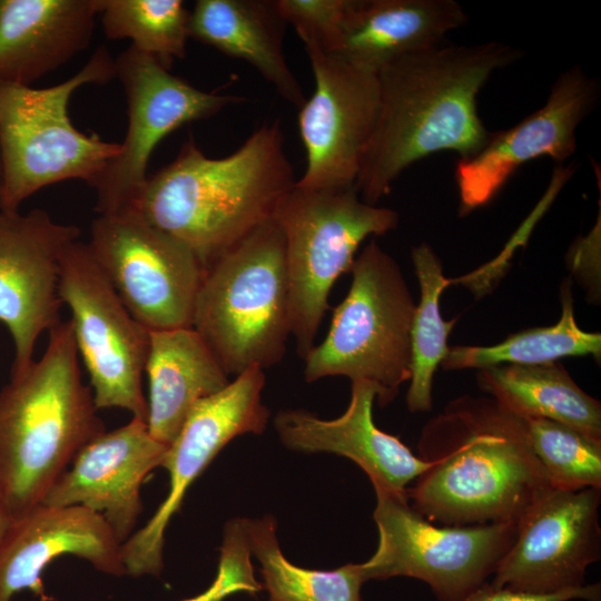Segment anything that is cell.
Returning <instances> with one entry per match:
<instances>
[{
  "label": "cell",
  "mask_w": 601,
  "mask_h": 601,
  "mask_svg": "<svg viewBox=\"0 0 601 601\" xmlns=\"http://www.w3.org/2000/svg\"><path fill=\"white\" fill-rule=\"evenodd\" d=\"M521 56L499 41L437 46L381 69L377 118L355 184L361 198L376 205L405 169L432 154L476 155L492 132L476 97L494 71Z\"/></svg>",
  "instance_id": "obj_1"
},
{
  "label": "cell",
  "mask_w": 601,
  "mask_h": 601,
  "mask_svg": "<svg viewBox=\"0 0 601 601\" xmlns=\"http://www.w3.org/2000/svg\"><path fill=\"white\" fill-rule=\"evenodd\" d=\"M418 452L430 465L407 487V501L441 525L518 522L551 487L523 418L492 397L450 402L426 423Z\"/></svg>",
  "instance_id": "obj_2"
},
{
  "label": "cell",
  "mask_w": 601,
  "mask_h": 601,
  "mask_svg": "<svg viewBox=\"0 0 601 601\" xmlns=\"http://www.w3.org/2000/svg\"><path fill=\"white\" fill-rule=\"evenodd\" d=\"M295 184L280 124L273 121L223 158L207 157L190 137L170 164L148 177L138 211L186 245L206 270L272 219Z\"/></svg>",
  "instance_id": "obj_3"
},
{
  "label": "cell",
  "mask_w": 601,
  "mask_h": 601,
  "mask_svg": "<svg viewBox=\"0 0 601 601\" xmlns=\"http://www.w3.org/2000/svg\"><path fill=\"white\" fill-rule=\"evenodd\" d=\"M106 431L81 378L71 321L0 388V493L12 520L41 504L77 453Z\"/></svg>",
  "instance_id": "obj_4"
},
{
  "label": "cell",
  "mask_w": 601,
  "mask_h": 601,
  "mask_svg": "<svg viewBox=\"0 0 601 601\" xmlns=\"http://www.w3.org/2000/svg\"><path fill=\"white\" fill-rule=\"evenodd\" d=\"M191 327L228 376L283 359L289 289L284 237L273 218L206 268Z\"/></svg>",
  "instance_id": "obj_5"
},
{
  "label": "cell",
  "mask_w": 601,
  "mask_h": 601,
  "mask_svg": "<svg viewBox=\"0 0 601 601\" xmlns=\"http://www.w3.org/2000/svg\"><path fill=\"white\" fill-rule=\"evenodd\" d=\"M115 77V59L99 47L78 72L55 86L0 85L1 211H19L28 197L46 186L70 179L95 183L120 144L78 130L68 105L80 87L105 85Z\"/></svg>",
  "instance_id": "obj_6"
},
{
  "label": "cell",
  "mask_w": 601,
  "mask_h": 601,
  "mask_svg": "<svg viewBox=\"0 0 601 601\" xmlns=\"http://www.w3.org/2000/svg\"><path fill=\"white\" fill-rule=\"evenodd\" d=\"M352 283L334 308L329 331L304 357V377L364 381L386 406L411 376V326L415 302L396 260L376 239L355 257Z\"/></svg>",
  "instance_id": "obj_7"
},
{
  "label": "cell",
  "mask_w": 601,
  "mask_h": 601,
  "mask_svg": "<svg viewBox=\"0 0 601 601\" xmlns=\"http://www.w3.org/2000/svg\"><path fill=\"white\" fill-rule=\"evenodd\" d=\"M285 243L290 335L304 359L328 309L333 285L349 273L359 245L398 225V214L364 201L356 187L296 185L273 215Z\"/></svg>",
  "instance_id": "obj_8"
},
{
  "label": "cell",
  "mask_w": 601,
  "mask_h": 601,
  "mask_svg": "<svg viewBox=\"0 0 601 601\" xmlns=\"http://www.w3.org/2000/svg\"><path fill=\"white\" fill-rule=\"evenodd\" d=\"M374 491L378 544L359 563L365 581L413 578L437 601H456L489 581L516 534V522L436 524L417 513L406 494Z\"/></svg>",
  "instance_id": "obj_9"
},
{
  "label": "cell",
  "mask_w": 601,
  "mask_h": 601,
  "mask_svg": "<svg viewBox=\"0 0 601 601\" xmlns=\"http://www.w3.org/2000/svg\"><path fill=\"white\" fill-rule=\"evenodd\" d=\"M58 289L71 312L77 351L96 407L122 408L147 421L142 374L149 331L126 308L87 243L77 239L65 249Z\"/></svg>",
  "instance_id": "obj_10"
},
{
  "label": "cell",
  "mask_w": 601,
  "mask_h": 601,
  "mask_svg": "<svg viewBox=\"0 0 601 601\" xmlns=\"http://www.w3.org/2000/svg\"><path fill=\"white\" fill-rule=\"evenodd\" d=\"M132 317L148 331L191 327L205 268L138 210L101 214L87 243Z\"/></svg>",
  "instance_id": "obj_11"
},
{
  "label": "cell",
  "mask_w": 601,
  "mask_h": 601,
  "mask_svg": "<svg viewBox=\"0 0 601 601\" xmlns=\"http://www.w3.org/2000/svg\"><path fill=\"white\" fill-rule=\"evenodd\" d=\"M115 62L127 99L128 127L119 152L91 185L99 215L138 210L157 145L179 127L244 100L200 90L131 46Z\"/></svg>",
  "instance_id": "obj_12"
},
{
  "label": "cell",
  "mask_w": 601,
  "mask_h": 601,
  "mask_svg": "<svg viewBox=\"0 0 601 601\" xmlns=\"http://www.w3.org/2000/svg\"><path fill=\"white\" fill-rule=\"evenodd\" d=\"M264 385V371L250 368L191 408L161 464L169 474L165 500L148 522L121 544L128 575L160 574L165 533L189 486L233 439L266 430L270 412L262 402Z\"/></svg>",
  "instance_id": "obj_13"
},
{
  "label": "cell",
  "mask_w": 601,
  "mask_h": 601,
  "mask_svg": "<svg viewBox=\"0 0 601 601\" xmlns=\"http://www.w3.org/2000/svg\"><path fill=\"white\" fill-rule=\"evenodd\" d=\"M601 489L544 491L516 522L515 538L491 584L545 595L584 587L601 556Z\"/></svg>",
  "instance_id": "obj_14"
},
{
  "label": "cell",
  "mask_w": 601,
  "mask_h": 601,
  "mask_svg": "<svg viewBox=\"0 0 601 601\" xmlns=\"http://www.w3.org/2000/svg\"><path fill=\"white\" fill-rule=\"evenodd\" d=\"M305 49L315 89L298 112L306 168L295 185L354 187L377 118V73L316 46L306 45Z\"/></svg>",
  "instance_id": "obj_15"
},
{
  "label": "cell",
  "mask_w": 601,
  "mask_h": 601,
  "mask_svg": "<svg viewBox=\"0 0 601 601\" xmlns=\"http://www.w3.org/2000/svg\"><path fill=\"white\" fill-rule=\"evenodd\" d=\"M79 236L78 226L40 208L0 213V323L13 343L10 377L26 372L38 337L61 322L60 260Z\"/></svg>",
  "instance_id": "obj_16"
},
{
  "label": "cell",
  "mask_w": 601,
  "mask_h": 601,
  "mask_svg": "<svg viewBox=\"0 0 601 601\" xmlns=\"http://www.w3.org/2000/svg\"><path fill=\"white\" fill-rule=\"evenodd\" d=\"M600 95L599 80L573 66L556 77L544 106L506 130L492 131L476 155L459 159L460 214L491 201L526 161L548 156L562 162L572 156L577 129L594 110Z\"/></svg>",
  "instance_id": "obj_17"
},
{
  "label": "cell",
  "mask_w": 601,
  "mask_h": 601,
  "mask_svg": "<svg viewBox=\"0 0 601 601\" xmlns=\"http://www.w3.org/2000/svg\"><path fill=\"white\" fill-rule=\"evenodd\" d=\"M167 447L150 435L146 421L131 417L86 444L42 503L81 505L98 513L122 544L142 512L141 485L161 466Z\"/></svg>",
  "instance_id": "obj_18"
},
{
  "label": "cell",
  "mask_w": 601,
  "mask_h": 601,
  "mask_svg": "<svg viewBox=\"0 0 601 601\" xmlns=\"http://www.w3.org/2000/svg\"><path fill=\"white\" fill-rule=\"evenodd\" d=\"M65 554L110 575L126 574L121 543L101 515L81 505L41 503L12 521L0 544V601L23 590L50 601L42 573Z\"/></svg>",
  "instance_id": "obj_19"
},
{
  "label": "cell",
  "mask_w": 601,
  "mask_h": 601,
  "mask_svg": "<svg viewBox=\"0 0 601 601\" xmlns=\"http://www.w3.org/2000/svg\"><path fill=\"white\" fill-rule=\"evenodd\" d=\"M376 394L373 384L354 381L349 404L341 416L324 420L305 410H284L274 417V426L286 447L305 454L345 456L367 474L374 490L406 494L408 484L430 464L375 425Z\"/></svg>",
  "instance_id": "obj_20"
},
{
  "label": "cell",
  "mask_w": 601,
  "mask_h": 601,
  "mask_svg": "<svg viewBox=\"0 0 601 601\" xmlns=\"http://www.w3.org/2000/svg\"><path fill=\"white\" fill-rule=\"evenodd\" d=\"M101 0H0V85L30 86L88 48Z\"/></svg>",
  "instance_id": "obj_21"
},
{
  "label": "cell",
  "mask_w": 601,
  "mask_h": 601,
  "mask_svg": "<svg viewBox=\"0 0 601 601\" xmlns=\"http://www.w3.org/2000/svg\"><path fill=\"white\" fill-rule=\"evenodd\" d=\"M466 22L455 0H348L331 53L377 73L397 59L440 46Z\"/></svg>",
  "instance_id": "obj_22"
},
{
  "label": "cell",
  "mask_w": 601,
  "mask_h": 601,
  "mask_svg": "<svg viewBox=\"0 0 601 601\" xmlns=\"http://www.w3.org/2000/svg\"><path fill=\"white\" fill-rule=\"evenodd\" d=\"M145 373L149 385L147 427L165 445L176 439L200 400L230 382L193 327L149 331Z\"/></svg>",
  "instance_id": "obj_23"
},
{
  "label": "cell",
  "mask_w": 601,
  "mask_h": 601,
  "mask_svg": "<svg viewBox=\"0 0 601 601\" xmlns=\"http://www.w3.org/2000/svg\"><path fill=\"white\" fill-rule=\"evenodd\" d=\"M286 24L276 0H198L189 37L245 60L299 109L306 98L284 53Z\"/></svg>",
  "instance_id": "obj_24"
},
{
  "label": "cell",
  "mask_w": 601,
  "mask_h": 601,
  "mask_svg": "<svg viewBox=\"0 0 601 601\" xmlns=\"http://www.w3.org/2000/svg\"><path fill=\"white\" fill-rule=\"evenodd\" d=\"M482 391L521 418H546L601 441V405L559 362L480 370Z\"/></svg>",
  "instance_id": "obj_25"
},
{
  "label": "cell",
  "mask_w": 601,
  "mask_h": 601,
  "mask_svg": "<svg viewBox=\"0 0 601 601\" xmlns=\"http://www.w3.org/2000/svg\"><path fill=\"white\" fill-rule=\"evenodd\" d=\"M562 313L558 323L533 327L490 346H454L441 363L446 371L485 370L499 365H541L566 356L600 358L601 335L581 329L574 318L571 289H562Z\"/></svg>",
  "instance_id": "obj_26"
},
{
  "label": "cell",
  "mask_w": 601,
  "mask_h": 601,
  "mask_svg": "<svg viewBox=\"0 0 601 601\" xmlns=\"http://www.w3.org/2000/svg\"><path fill=\"white\" fill-rule=\"evenodd\" d=\"M273 516L246 519L252 555L260 564L268 601H361L365 582L359 563L313 570L289 562L280 551Z\"/></svg>",
  "instance_id": "obj_27"
},
{
  "label": "cell",
  "mask_w": 601,
  "mask_h": 601,
  "mask_svg": "<svg viewBox=\"0 0 601 601\" xmlns=\"http://www.w3.org/2000/svg\"><path fill=\"white\" fill-rule=\"evenodd\" d=\"M412 262L421 289L411 326V376L406 404L411 412L432 408L433 377L449 352L447 338L457 318L444 321L440 296L452 283L443 274L440 258L428 244L412 248Z\"/></svg>",
  "instance_id": "obj_28"
},
{
  "label": "cell",
  "mask_w": 601,
  "mask_h": 601,
  "mask_svg": "<svg viewBox=\"0 0 601 601\" xmlns=\"http://www.w3.org/2000/svg\"><path fill=\"white\" fill-rule=\"evenodd\" d=\"M99 19L107 38L131 40L168 70L186 56L190 11L180 0H101Z\"/></svg>",
  "instance_id": "obj_29"
},
{
  "label": "cell",
  "mask_w": 601,
  "mask_h": 601,
  "mask_svg": "<svg viewBox=\"0 0 601 601\" xmlns=\"http://www.w3.org/2000/svg\"><path fill=\"white\" fill-rule=\"evenodd\" d=\"M531 449L553 489H601V441L563 423L523 418Z\"/></svg>",
  "instance_id": "obj_30"
},
{
  "label": "cell",
  "mask_w": 601,
  "mask_h": 601,
  "mask_svg": "<svg viewBox=\"0 0 601 601\" xmlns=\"http://www.w3.org/2000/svg\"><path fill=\"white\" fill-rule=\"evenodd\" d=\"M263 589L252 564L246 519H233L224 529L217 573L201 593L183 601H223L236 592L255 595Z\"/></svg>",
  "instance_id": "obj_31"
},
{
  "label": "cell",
  "mask_w": 601,
  "mask_h": 601,
  "mask_svg": "<svg viewBox=\"0 0 601 601\" xmlns=\"http://www.w3.org/2000/svg\"><path fill=\"white\" fill-rule=\"evenodd\" d=\"M285 22L292 24L304 45L332 52L348 0H276Z\"/></svg>",
  "instance_id": "obj_32"
},
{
  "label": "cell",
  "mask_w": 601,
  "mask_h": 601,
  "mask_svg": "<svg viewBox=\"0 0 601 601\" xmlns=\"http://www.w3.org/2000/svg\"><path fill=\"white\" fill-rule=\"evenodd\" d=\"M601 601L600 583L585 584L581 589L554 594L536 595L496 588L490 581L483 583L456 601ZM437 601V600H435Z\"/></svg>",
  "instance_id": "obj_33"
},
{
  "label": "cell",
  "mask_w": 601,
  "mask_h": 601,
  "mask_svg": "<svg viewBox=\"0 0 601 601\" xmlns=\"http://www.w3.org/2000/svg\"><path fill=\"white\" fill-rule=\"evenodd\" d=\"M12 518L10 515V512L7 508V504L0 493V544L6 535V533L8 532L11 523H12Z\"/></svg>",
  "instance_id": "obj_34"
},
{
  "label": "cell",
  "mask_w": 601,
  "mask_h": 601,
  "mask_svg": "<svg viewBox=\"0 0 601 601\" xmlns=\"http://www.w3.org/2000/svg\"><path fill=\"white\" fill-rule=\"evenodd\" d=\"M2 188H3V164L0 148V213L2 210Z\"/></svg>",
  "instance_id": "obj_35"
}]
</instances>
